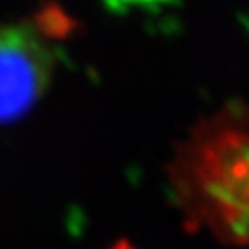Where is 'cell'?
Listing matches in <instances>:
<instances>
[{
    "label": "cell",
    "instance_id": "7a4b0ae2",
    "mask_svg": "<svg viewBox=\"0 0 249 249\" xmlns=\"http://www.w3.org/2000/svg\"><path fill=\"white\" fill-rule=\"evenodd\" d=\"M53 51L30 26H0V124L28 114L47 90Z\"/></svg>",
    "mask_w": 249,
    "mask_h": 249
},
{
    "label": "cell",
    "instance_id": "6da1fadb",
    "mask_svg": "<svg viewBox=\"0 0 249 249\" xmlns=\"http://www.w3.org/2000/svg\"><path fill=\"white\" fill-rule=\"evenodd\" d=\"M171 180L191 228L247 245L249 108H228L202 122L177 153Z\"/></svg>",
    "mask_w": 249,
    "mask_h": 249
},
{
    "label": "cell",
    "instance_id": "3957f363",
    "mask_svg": "<svg viewBox=\"0 0 249 249\" xmlns=\"http://www.w3.org/2000/svg\"><path fill=\"white\" fill-rule=\"evenodd\" d=\"M110 249H136L134 245H130V243H126V241H120V243H116L114 247H110Z\"/></svg>",
    "mask_w": 249,
    "mask_h": 249
}]
</instances>
